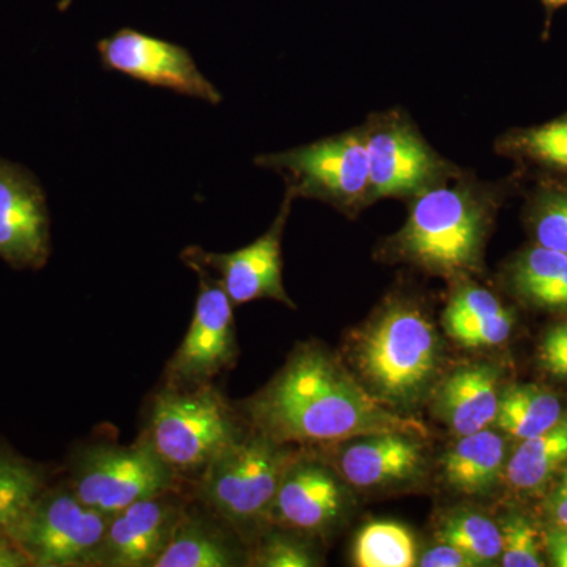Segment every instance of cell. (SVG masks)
<instances>
[{
    "label": "cell",
    "mask_w": 567,
    "mask_h": 567,
    "mask_svg": "<svg viewBox=\"0 0 567 567\" xmlns=\"http://www.w3.org/2000/svg\"><path fill=\"white\" fill-rule=\"evenodd\" d=\"M51 257V216L39 178L0 156V259L14 270H41Z\"/></svg>",
    "instance_id": "obj_13"
},
{
    "label": "cell",
    "mask_w": 567,
    "mask_h": 567,
    "mask_svg": "<svg viewBox=\"0 0 567 567\" xmlns=\"http://www.w3.org/2000/svg\"><path fill=\"white\" fill-rule=\"evenodd\" d=\"M300 451L248 429L208 465L193 486L197 502L249 543L270 525L276 494Z\"/></svg>",
    "instance_id": "obj_5"
},
{
    "label": "cell",
    "mask_w": 567,
    "mask_h": 567,
    "mask_svg": "<svg viewBox=\"0 0 567 567\" xmlns=\"http://www.w3.org/2000/svg\"><path fill=\"white\" fill-rule=\"evenodd\" d=\"M63 481L82 503L110 518L137 499L192 486L140 439L126 446L92 443L76 447Z\"/></svg>",
    "instance_id": "obj_7"
},
{
    "label": "cell",
    "mask_w": 567,
    "mask_h": 567,
    "mask_svg": "<svg viewBox=\"0 0 567 567\" xmlns=\"http://www.w3.org/2000/svg\"><path fill=\"white\" fill-rule=\"evenodd\" d=\"M442 464L447 486L464 495H486L502 480L505 440L487 429L461 436Z\"/></svg>",
    "instance_id": "obj_19"
},
{
    "label": "cell",
    "mask_w": 567,
    "mask_h": 567,
    "mask_svg": "<svg viewBox=\"0 0 567 567\" xmlns=\"http://www.w3.org/2000/svg\"><path fill=\"white\" fill-rule=\"evenodd\" d=\"M550 514L559 527H567V473L551 496Z\"/></svg>",
    "instance_id": "obj_36"
},
{
    "label": "cell",
    "mask_w": 567,
    "mask_h": 567,
    "mask_svg": "<svg viewBox=\"0 0 567 567\" xmlns=\"http://www.w3.org/2000/svg\"><path fill=\"white\" fill-rule=\"evenodd\" d=\"M186 265L199 276V293L185 339L164 369L163 385L174 388L208 385L238 357L233 301L204 265Z\"/></svg>",
    "instance_id": "obj_10"
},
{
    "label": "cell",
    "mask_w": 567,
    "mask_h": 567,
    "mask_svg": "<svg viewBox=\"0 0 567 567\" xmlns=\"http://www.w3.org/2000/svg\"><path fill=\"white\" fill-rule=\"evenodd\" d=\"M107 522L62 481L43 492L11 537L33 567H95Z\"/></svg>",
    "instance_id": "obj_9"
},
{
    "label": "cell",
    "mask_w": 567,
    "mask_h": 567,
    "mask_svg": "<svg viewBox=\"0 0 567 567\" xmlns=\"http://www.w3.org/2000/svg\"><path fill=\"white\" fill-rule=\"evenodd\" d=\"M354 364L380 401L394 406L416 404L439 371V334L420 308L391 301L358 336Z\"/></svg>",
    "instance_id": "obj_4"
},
{
    "label": "cell",
    "mask_w": 567,
    "mask_h": 567,
    "mask_svg": "<svg viewBox=\"0 0 567 567\" xmlns=\"http://www.w3.org/2000/svg\"><path fill=\"white\" fill-rule=\"evenodd\" d=\"M528 221L537 245L567 256V182L539 183L528 204Z\"/></svg>",
    "instance_id": "obj_27"
},
{
    "label": "cell",
    "mask_w": 567,
    "mask_h": 567,
    "mask_svg": "<svg viewBox=\"0 0 567 567\" xmlns=\"http://www.w3.org/2000/svg\"><path fill=\"white\" fill-rule=\"evenodd\" d=\"M543 3L544 9H546V37L547 32L550 31V22L551 17H554L555 11L563 9V7H567V0H539Z\"/></svg>",
    "instance_id": "obj_37"
},
{
    "label": "cell",
    "mask_w": 567,
    "mask_h": 567,
    "mask_svg": "<svg viewBox=\"0 0 567 567\" xmlns=\"http://www.w3.org/2000/svg\"><path fill=\"white\" fill-rule=\"evenodd\" d=\"M51 484L47 465L22 456L0 439V535L11 536Z\"/></svg>",
    "instance_id": "obj_21"
},
{
    "label": "cell",
    "mask_w": 567,
    "mask_h": 567,
    "mask_svg": "<svg viewBox=\"0 0 567 567\" xmlns=\"http://www.w3.org/2000/svg\"><path fill=\"white\" fill-rule=\"evenodd\" d=\"M502 565L505 567H540L539 533L535 525L524 516H509L502 527Z\"/></svg>",
    "instance_id": "obj_30"
},
{
    "label": "cell",
    "mask_w": 567,
    "mask_h": 567,
    "mask_svg": "<svg viewBox=\"0 0 567 567\" xmlns=\"http://www.w3.org/2000/svg\"><path fill=\"white\" fill-rule=\"evenodd\" d=\"M421 436L386 432L349 440L336 456L339 476L358 488L399 486L423 473Z\"/></svg>",
    "instance_id": "obj_16"
},
{
    "label": "cell",
    "mask_w": 567,
    "mask_h": 567,
    "mask_svg": "<svg viewBox=\"0 0 567 567\" xmlns=\"http://www.w3.org/2000/svg\"><path fill=\"white\" fill-rule=\"evenodd\" d=\"M74 0H59L58 2V10L63 13V11H66L70 9L71 3H73Z\"/></svg>",
    "instance_id": "obj_38"
},
{
    "label": "cell",
    "mask_w": 567,
    "mask_h": 567,
    "mask_svg": "<svg viewBox=\"0 0 567 567\" xmlns=\"http://www.w3.org/2000/svg\"><path fill=\"white\" fill-rule=\"evenodd\" d=\"M238 410L215 383L174 388L153 395L140 440L155 451L183 483H197L223 451L246 434Z\"/></svg>",
    "instance_id": "obj_3"
},
{
    "label": "cell",
    "mask_w": 567,
    "mask_h": 567,
    "mask_svg": "<svg viewBox=\"0 0 567 567\" xmlns=\"http://www.w3.org/2000/svg\"><path fill=\"white\" fill-rule=\"evenodd\" d=\"M507 282L522 300L567 312V256L536 245L518 254L507 268Z\"/></svg>",
    "instance_id": "obj_20"
},
{
    "label": "cell",
    "mask_w": 567,
    "mask_h": 567,
    "mask_svg": "<svg viewBox=\"0 0 567 567\" xmlns=\"http://www.w3.org/2000/svg\"><path fill=\"white\" fill-rule=\"evenodd\" d=\"M104 70L118 71L152 87L167 89L208 104L223 102L221 92L197 69L192 52L173 41L122 28L96 43Z\"/></svg>",
    "instance_id": "obj_11"
},
{
    "label": "cell",
    "mask_w": 567,
    "mask_h": 567,
    "mask_svg": "<svg viewBox=\"0 0 567 567\" xmlns=\"http://www.w3.org/2000/svg\"><path fill=\"white\" fill-rule=\"evenodd\" d=\"M347 509V494L333 470L298 454L282 477L270 513V525L301 535H327Z\"/></svg>",
    "instance_id": "obj_15"
},
{
    "label": "cell",
    "mask_w": 567,
    "mask_h": 567,
    "mask_svg": "<svg viewBox=\"0 0 567 567\" xmlns=\"http://www.w3.org/2000/svg\"><path fill=\"white\" fill-rule=\"evenodd\" d=\"M293 199L292 194L286 192L281 210L270 229L245 248L219 254L188 246L182 252L183 262L204 265L216 275L234 306L271 298L295 308L282 282V235Z\"/></svg>",
    "instance_id": "obj_12"
},
{
    "label": "cell",
    "mask_w": 567,
    "mask_h": 567,
    "mask_svg": "<svg viewBox=\"0 0 567 567\" xmlns=\"http://www.w3.org/2000/svg\"><path fill=\"white\" fill-rule=\"evenodd\" d=\"M539 363L555 377H567V323L551 328L540 342Z\"/></svg>",
    "instance_id": "obj_32"
},
{
    "label": "cell",
    "mask_w": 567,
    "mask_h": 567,
    "mask_svg": "<svg viewBox=\"0 0 567 567\" xmlns=\"http://www.w3.org/2000/svg\"><path fill=\"white\" fill-rule=\"evenodd\" d=\"M361 130L368 151L372 204L385 197L413 199L464 174L431 147L404 111L371 115Z\"/></svg>",
    "instance_id": "obj_8"
},
{
    "label": "cell",
    "mask_w": 567,
    "mask_h": 567,
    "mask_svg": "<svg viewBox=\"0 0 567 567\" xmlns=\"http://www.w3.org/2000/svg\"><path fill=\"white\" fill-rule=\"evenodd\" d=\"M421 567H476L475 559L464 554L461 548L451 544L440 543L424 551L423 557L417 559Z\"/></svg>",
    "instance_id": "obj_33"
},
{
    "label": "cell",
    "mask_w": 567,
    "mask_h": 567,
    "mask_svg": "<svg viewBox=\"0 0 567 567\" xmlns=\"http://www.w3.org/2000/svg\"><path fill=\"white\" fill-rule=\"evenodd\" d=\"M262 532L248 550V566L312 567L319 566L315 547L305 535L293 529L276 527Z\"/></svg>",
    "instance_id": "obj_28"
},
{
    "label": "cell",
    "mask_w": 567,
    "mask_h": 567,
    "mask_svg": "<svg viewBox=\"0 0 567 567\" xmlns=\"http://www.w3.org/2000/svg\"><path fill=\"white\" fill-rule=\"evenodd\" d=\"M241 412L252 431L293 446L344 443L386 432L427 435L421 421L391 410L333 354L315 344L298 347Z\"/></svg>",
    "instance_id": "obj_1"
},
{
    "label": "cell",
    "mask_w": 567,
    "mask_h": 567,
    "mask_svg": "<svg viewBox=\"0 0 567 567\" xmlns=\"http://www.w3.org/2000/svg\"><path fill=\"white\" fill-rule=\"evenodd\" d=\"M436 540L461 548L475 559L477 566L494 565L502 558L503 543L498 525L468 511L447 516L436 532Z\"/></svg>",
    "instance_id": "obj_26"
},
{
    "label": "cell",
    "mask_w": 567,
    "mask_h": 567,
    "mask_svg": "<svg viewBox=\"0 0 567 567\" xmlns=\"http://www.w3.org/2000/svg\"><path fill=\"white\" fill-rule=\"evenodd\" d=\"M0 567H33L31 558L11 536L0 535Z\"/></svg>",
    "instance_id": "obj_34"
},
{
    "label": "cell",
    "mask_w": 567,
    "mask_h": 567,
    "mask_svg": "<svg viewBox=\"0 0 567 567\" xmlns=\"http://www.w3.org/2000/svg\"><path fill=\"white\" fill-rule=\"evenodd\" d=\"M244 543L233 527L192 496L169 546L153 567L248 566Z\"/></svg>",
    "instance_id": "obj_17"
},
{
    "label": "cell",
    "mask_w": 567,
    "mask_h": 567,
    "mask_svg": "<svg viewBox=\"0 0 567 567\" xmlns=\"http://www.w3.org/2000/svg\"><path fill=\"white\" fill-rule=\"evenodd\" d=\"M360 567H410L416 565L412 533L394 522H374L361 529L353 547Z\"/></svg>",
    "instance_id": "obj_25"
},
{
    "label": "cell",
    "mask_w": 567,
    "mask_h": 567,
    "mask_svg": "<svg viewBox=\"0 0 567 567\" xmlns=\"http://www.w3.org/2000/svg\"><path fill=\"white\" fill-rule=\"evenodd\" d=\"M446 333L466 349L502 346L513 333L514 315L505 308L495 315L443 322Z\"/></svg>",
    "instance_id": "obj_29"
},
{
    "label": "cell",
    "mask_w": 567,
    "mask_h": 567,
    "mask_svg": "<svg viewBox=\"0 0 567 567\" xmlns=\"http://www.w3.org/2000/svg\"><path fill=\"white\" fill-rule=\"evenodd\" d=\"M495 152L548 173L567 175V114L543 125L503 133L495 142Z\"/></svg>",
    "instance_id": "obj_22"
},
{
    "label": "cell",
    "mask_w": 567,
    "mask_h": 567,
    "mask_svg": "<svg viewBox=\"0 0 567 567\" xmlns=\"http://www.w3.org/2000/svg\"><path fill=\"white\" fill-rule=\"evenodd\" d=\"M547 547L555 566L567 567V527L548 533Z\"/></svg>",
    "instance_id": "obj_35"
},
{
    "label": "cell",
    "mask_w": 567,
    "mask_h": 567,
    "mask_svg": "<svg viewBox=\"0 0 567 567\" xmlns=\"http://www.w3.org/2000/svg\"><path fill=\"white\" fill-rule=\"evenodd\" d=\"M498 385L499 371L494 365H462L436 388L432 409L454 434H475L495 421Z\"/></svg>",
    "instance_id": "obj_18"
},
{
    "label": "cell",
    "mask_w": 567,
    "mask_h": 567,
    "mask_svg": "<svg viewBox=\"0 0 567 567\" xmlns=\"http://www.w3.org/2000/svg\"><path fill=\"white\" fill-rule=\"evenodd\" d=\"M561 416L557 395L539 386L517 385L499 394L495 423L506 434L524 442L554 427Z\"/></svg>",
    "instance_id": "obj_24"
},
{
    "label": "cell",
    "mask_w": 567,
    "mask_h": 567,
    "mask_svg": "<svg viewBox=\"0 0 567 567\" xmlns=\"http://www.w3.org/2000/svg\"><path fill=\"white\" fill-rule=\"evenodd\" d=\"M502 193L465 173L421 193L410 204L404 227L390 238V254L445 278L481 274Z\"/></svg>",
    "instance_id": "obj_2"
},
{
    "label": "cell",
    "mask_w": 567,
    "mask_h": 567,
    "mask_svg": "<svg viewBox=\"0 0 567 567\" xmlns=\"http://www.w3.org/2000/svg\"><path fill=\"white\" fill-rule=\"evenodd\" d=\"M566 461L567 413L544 434L522 442L507 462V481L516 491H537Z\"/></svg>",
    "instance_id": "obj_23"
},
{
    "label": "cell",
    "mask_w": 567,
    "mask_h": 567,
    "mask_svg": "<svg viewBox=\"0 0 567 567\" xmlns=\"http://www.w3.org/2000/svg\"><path fill=\"white\" fill-rule=\"evenodd\" d=\"M193 486L137 499L107 522L95 567H153L173 539Z\"/></svg>",
    "instance_id": "obj_14"
},
{
    "label": "cell",
    "mask_w": 567,
    "mask_h": 567,
    "mask_svg": "<svg viewBox=\"0 0 567 567\" xmlns=\"http://www.w3.org/2000/svg\"><path fill=\"white\" fill-rule=\"evenodd\" d=\"M505 306L491 290L475 286V284H462L451 297L450 303L443 315V322L451 320L468 319V317L495 315Z\"/></svg>",
    "instance_id": "obj_31"
},
{
    "label": "cell",
    "mask_w": 567,
    "mask_h": 567,
    "mask_svg": "<svg viewBox=\"0 0 567 567\" xmlns=\"http://www.w3.org/2000/svg\"><path fill=\"white\" fill-rule=\"evenodd\" d=\"M254 163L281 175L295 199L322 200L350 216L372 204L361 126L292 151L257 156Z\"/></svg>",
    "instance_id": "obj_6"
}]
</instances>
